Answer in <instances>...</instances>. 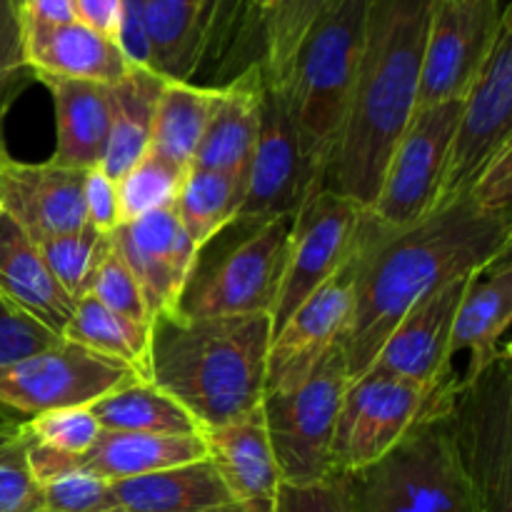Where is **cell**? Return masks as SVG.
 I'll return each instance as SVG.
<instances>
[{
  "label": "cell",
  "instance_id": "6da1fadb",
  "mask_svg": "<svg viewBox=\"0 0 512 512\" xmlns=\"http://www.w3.org/2000/svg\"><path fill=\"white\" fill-rule=\"evenodd\" d=\"M510 250L512 215L485 208L470 193L440 200L425 218L395 233L365 235L358 228L353 313L340 340L350 380L373 365L418 300Z\"/></svg>",
  "mask_w": 512,
  "mask_h": 512
},
{
  "label": "cell",
  "instance_id": "7a4b0ae2",
  "mask_svg": "<svg viewBox=\"0 0 512 512\" xmlns=\"http://www.w3.org/2000/svg\"><path fill=\"white\" fill-rule=\"evenodd\" d=\"M430 0H370L350 108L323 188L368 210L418 110Z\"/></svg>",
  "mask_w": 512,
  "mask_h": 512
},
{
  "label": "cell",
  "instance_id": "3957f363",
  "mask_svg": "<svg viewBox=\"0 0 512 512\" xmlns=\"http://www.w3.org/2000/svg\"><path fill=\"white\" fill-rule=\"evenodd\" d=\"M273 320L265 313L150 320L148 380L183 405L200 430L248 418L265 398Z\"/></svg>",
  "mask_w": 512,
  "mask_h": 512
},
{
  "label": "cell",
  "instance_id": "277c9868",
  "mask_svg": "<svg viewBox=\"0 0 512 512\" xmlns=\"http://www.w3.org/2000/svg\"><path fill=\"white\" fill-rule=\"evenodd\" d=\"M458 375L438 385L428 410L378 463L343 475L355 512H485L450 438Z\"/></svg>",
  "mask_w": 512,
  "mask_h": 512
},
{
  "label": "cell",
  "instance_id": "5b68a950",
  "mask_svg": "<svg viewBox=\"0 0 512 512\" xmlns=\"http://www.w3.org/2000/svg\"><path fill=\"white\" fill-rule=\"evenodd\" d=\"M370 0H340L305 35L278 90L290 110L300 145L323 180L350 108ZM273 90V88H270Z\"/></svg>",
  "mask_w": 512,
  "mask_h": 512
},
{
  "label": "cell",
  "instance_id": "8992f818",
  "mask_svg": "<svg viewBox=\"0 0 512 512\" xmlns=\"http://www.w3.org/2000/svg\"><path fill=\"white\" fill-rule=\"evenodd\" d=\"M445 420L483 510L512 512L510 348L473 378H458Z\"/></svg>",
  "mask_w": 512,
  "mask_h": 512
},
{
  "label": "cell",
  "instance_id": "52a82bcc",
  "mask_svg": "<svg viewBox=\"0 0 512 512\" xmlns=\"http://www.w3.org/2000/svg\"><path fill=\"white\" fill-rule=\"evenodd\" d=\"M348 383V365L338 343L303 383L265 393L260 413L283 483H318L335 475L333 440Z\"/></svg>",
  "mask_w": 512,
  "mask_h": 512
},
{
  "label": "cell",
  "instance_id": "ba28073f",
  "mask_svg": "<svg viewBox=\"0 0 512 512\" xmlns=\"http://www.w3.org/2000/svg\"><path fill=\"white\" fill-rule=\"evenodd\" d=\"M460 100L415 110L413 120L400 135L385 165L373 205L363 213L360 233H395L418 223L438 205L460 115Z\"/></svg>",
  "mask_w": 512,
  "mask_h": 512
},
{
  "label": "cell",
  "instance_id": "9c48e42d",
  "mask_svg": "<svg viewBox=\"0 0 512 512\" xmlns=\"http://www.w3.org/2000/svg\"><path fill=\"white\" fill-rule=\"evenodd\" d=\"M293 218H273L245 228V235L213 263L195 260L178 310L193 318L273 315L288 260Z\"/></svg>",
  "mask_w": 512,
  "mask_h": 512
},
{
  "label": "cell",
  "instance_id": "30bf717a",
  "mask_svg": "<svg viewBox=\"0 0 512 512\" xmlns=\"http://www.w3.org/2000/svg\"><path fill=\"white\" fill-rule=\"evenodd\" d=\"M135 378L143 375L120 360L60 338L28 358L0 365V408L28 418L50 410L88 408Z\"/></svg>",
  "mask_w": 512,
  "mask_h": 512
},
{
  "label": "cell",
  "instance_id": "8fae6325",
  "mask_svg": "<svg viewBox=\"0 0 512 512\" xmlns=\"http://www.w3.org/2000/svg\"><path fill=\"white\" fill-rule=\"evenodd\" d=\"M435 388L375 368L350 380L335 428L333 473H355L385 458L428 410Z\"/></svg>",
  "mask_w": 512,
  "mask_h": 512
},
{
  "label": "cell",
  "instance_id": "7c38bea8",
  "mask_svg": "<svg viewBox=\"0 0 512 512\" xmlns=\"http://www.w3.org/2000/svg\"><path fill=\"white\" fill-rule=\"evenodd\" d=\"M510 20L503 0H430L418 110L463 98Z\"/></svg>",
  "mask_w": 512,
  "mask_h": 512
},
{
  "label": "cell",
  "instance_id": "4fadbf2b",
  "mask_svg": "<svg viewBox=\"0 0 512 512\" xmlns=\"http://www.w3.org/2000/svg\"><path fill=\"white\" fill-rule=\"evenodd\" d=\"M365 210L328 188H315L293 218L288 260L270 320L273 333L293 310L350 260Z\"/></svg>",
  "mask_w": 512,
  "mask_h": 512
},
{
  "label": "cell",
  "instance_id": "5bb4252c",
  "mask_svg": "<svg viewBox=\"0 0 512 512\" xmlns=\"http://www.w3.org/2000/svg\"><path fill=\"white\" fill-rule=\"evenodd\" d=\"M323 180L308 163L290 110L278 90L265 85L260 133L248 165L245 200L233 225L250 228L273 218H295Z\"/></svg>",
  "mask_w": 512,
  "mask_h": 512
},
{
  "label": "cell",
  "instance_id": "9a60e30c",
  "mask_svg": "<svg viewBox=\"0 0 512 512\" xmlns=\"http://www.w3.org/2000/svg\"><path fill=\"white\" fill-rule=\"evenodd\" d=\"M512 20L500 30L488 60L460 100L440 200L465 193L478 170L512 143Z\"/></svg>",
  "mask_w": 512,
  "mask_h": 512
},
{
  "label": "cell",
  "instance_id": "2e32d148",
  "mask_svg": "<svg viewBox=\"0 0 512 512\" xmlns=\"http://www.w3.org/2000/svg\"><path fill=\"white\" fill-rule=\"evenodd\" d=\"M355 250L348 263L293 310L273 333L268 350L265 393H280L303 383L320 360L343 340L353 313Z\"/></svg>",
  "mask_w": 512,
  "mask_h": 512
},
{
  "label": "cell",
  "instance_id": "e0dca14e",
  "mask_svg": "<svg viewBox=\"0 0 512 512\" xmlns=\"http://www.w3.org/2000/svg\"><path fill=\"white\" fill-rule=\"evenodd\" d=\"M113 245L143 290L150 320L178 310L198 260V248L185 233L173 205L118 225L113 230Z\"/></svg>",
  "mask_w": 512,
  "mask_h": 512
},
{
  "label": "cell",
  "instance_id": "ac0fdd59",
  "mask_svg": "<svg viewBox=\"0 0 512 512\" xmlns=\"http://www.w3.org/2000/svg\"><path fill=\"white\" fill-rule=\"evenodd\" d=\"M85 170L45 160H0V213L8 215L33 243L58 238L88 225L83 200Z\"/></svg>",
  "mask_w": 512,
  "mask_h": 512
},
{
  "label": "cell",
  "instance_id": "d6986e66",
  "mask_svg": "<svg viewBox=\"0 0 512 512\" xmlns=\"http://www.w3.org/2000/svg\"><path fill=\"white\" fill-rule=\"evenodd\" d=\"M473 275H463L418 300L395 325L370 368L430 388L453 378L450 338L458 305Z\"/></svg>",
  "mask_w": 512,
  "mask_h": 512
},
{
  "label": "cell",
  "instance_id": "ffe728a7",
  "mask_svg": "<svg viewBox=\"0 0 512 512\" xmlns=\"http://www.w3.org/2000/svg\"><path fill=\"white\" fill-rule=\"evenodd\" d=\"M205 458L218 470L240 512H273L280 470L260 408L248 418L203 430Z\"/></svg>",
  "mask_w": 512,
  "mask_h": 512
},
{
  "label": "cell",
  "instance_id": "44dd1931",
  "mask_svg": "<svg viewBox=\"0 0 512 512\" xmlns=\"http://www.w3.org/2000/svg\"><path fill=\"white\" fill-rule=\"evenodd\" d=\"M23 25V55L33 78H68L113 85L130 70L118 43L78 20L63 25Z\"/></svg>",
  "mask_w": 512,
  "mask_h": 512
},
{
  "label": "cell",
  "instance_id": "7402d4cb",
  "mask_svg": "<svg viewBox=\"0 0 512 512\" xmlns=\"http://www.w3.org/2000/svg\"><path fill=\"white\" fill-rule=\"evenodd\" d=\"M512 250L495 258L470 278L455 315L450 358L470 353L463 380L488 368L505 348L512 323Z\"/></svg>",
  "mask_w": 512,
  "mask_h": 512
},
{
  "label": "cell",
  "instance_id": "603a6c76",
  "mask_svg": "<svg viewBox=\"0 0 512 512\" xmlns=\"http://www.w3.org/2000/svg\"><path fill=\"white\" fill-rule=\"evenodd\" d=\"M263 98L265 78L260 60L233 78V83L215 88L213 108L193 168L248 173L260 133Z\"/></svg>",
  "mask_w": 512,
  "mask_h": 512
},
{
  "label": "cell",
  "instance_id": "cb8c5ba5",
  "mask_svg": "<svg viewBox=\"0 0 512 512\" xmlns=\"http://www.w3.org/2000/svg\"><path fill=\"white\" fill-rule=\"evenodd\" d=\"M0 295L60 338L75 310V300L53 278L38 245L5 213H0Z\"/></svg>",
  "mask_w": 512,
  "mask_h": 512
},
{
  "label": "cell",
  "instance_id": "d4e9b609",
  "mask_svg": "<svg viewBox=\"0 0 512 512\" xmlns=\"http://www.w3.org/2000/svg\"><path fill=\"white\" fill-rule=\"evenodd\" d=\"M225 0H148L150 68L168 80H190L205 60Z\"/></svg>",
  "mask_w": 512,
  "mask_h": 512
},
{
  "label": "cell",
  "instance_id": "484cf974",
  "mask_svg": "<svg viewBox=\"0 0 512 512\" xmlns=\"http://www.w3.org/2000/svg\"><path fill=\"white\" fill-rule=\"evenodd\" d=\"M53 95L55 140L53 163L90 170L103 163L110 133V85L90 80L38 78Z\"/></svg>",
  "mask_w": 512,
  "mask_h": 512
},
{
  "label": "cell",
  "instance_id": "4316f807",
  "mask_svg": "<svg viewBox=\"0 0 512 512\" xmlns=\"http://www.w3.org/2000/svg\"><path fill=\"white\" fill-rule=\"evenodd\" d=\"M115 512H228V488L208 458L110 483Z\"/></svg>",
  "mask_w": 512,
  "mask_h": 512
},
{
  "label": "cell",
  "instance_id": "83f0119b",
  "mask_svg": "<svg viewBox=\"0 0 512 512\" xmlns=\"http://www.w3.org/2000/svg\"><path fill=\"white\" fill-rule=\"evenodd\" d=\"M80 465L100 478L128 480L160 473L178 465L205 460L203 433L200 435H148V433H108L103 430L93 448L80 455Z\"/></svg>",
  "mask_w": 512,
  "mask_h": 512
},
{
  "label": "cell",
  "instance_id": "f1b7e54d",
  "mask_svg": "<svg viewBox=\"0 0 512 512\" xmlns=\"http://www.w3.org/2000/svg\"><path fill=\"white\" fill-rule=\"evenodd\" d=\"M163 80L155 70L130 65L125 78L110 85V133L100 168L113 180L148 153L155 103Z\"/></svg>",
  "mask_w": 512,
  "mask_h": 512
},
{
  "label": "cell",
  "instance_id": "f546056e",
  "mask_svg": "<svg viewBox=\"0 0 512 512\" xmlns=\"http://www.w3.org/2000/svg\"><path fill=\"white\" fill-rule=\"evenodd\" d=\"M98 425L108 433H148V435H200L203 430L193 415L175 403L168 393L150 383L148 378H135L120 388L110 390L103 398L88 405Z\"/></svg>",
  "mask_w": 512,
  "mask_h": 512
},
{
  "label": "cell",
  "instance_id": "4dcf8cb0",
  "mask_svg": "<svg viewBox=\"0 0 512 512\" xmlns=\"http://www.w3.org/2000/svg\"><path fill=\"white\" fill-rule=\"evenodd\" d=\"M213 100L215 88L195 85L190 80L165 78L155 103L150 153L178 165L180 170L193 168Z\"/></svg>",
  "mask_w": 512,
  "mask_h": 512
},
{
  "label": "cell",
  "instance_id": "1f68e13d",
  "mask_svg": "<svg viewBox=\"0 0 512 512\" xmlns=\"http://www.w3.org/2000/svg\"><path fill=\"white\" fill-rule=\"evenodd\" d=\"M245 185L248 173L203 168H190L185 173L173 208L198 253L235 223L245 200Z\"/></svg>",
  "mask_w": 512,
  "mask_h": 512
},
{
  "label": "cell",
  "instance_id": "d6a6232c",
  "mask_svg": "<svg viewBox=\"0 0 512 512\" xmlns=\"http://www.w3.org/2000/svg\"><path fill=\"white\" fill-rule=\"evenodd\" d=\"M63 338L78 343L93 353L125 363L135 373L148 378L150 325L135 323L98 300L85 295L75 303L73 315L63 330Z\"/></svg>",
  "mask_w": 512,
  "mask_h": 512
},
{
  "label": "cell",
  "instance_id": "836d02e7",
  "mask_svg": "<svg viewBox=\"0 0 512 512\" xmlns=\"http://www.w3.org/2000/svg\"><path fill=\"white\" fill-rule=\"evenodd\" d=\"M338 3L340 0H278L265 13H260L265 35V53L260 65L268 88L275 90L285 83L305 35Z\"/></svg>",
  "mask_w": 512,
  "mask_h": 512
},
{
  "label": "cell",
  "instance_id": "e575fe53",
  "mask_svg": "<svg viewBox=\"0 0 512 512\" xmlns=\"http://www.w3.org/2000/svg\"><path fill=\"white\" fill-rule=\"evenodd\" d=\"M35 245L60 288L78 303L80 298L88 295L90 280H93L98 265L113 250V233H100L93 225H83L73 233Z\"/></svg>",
  "mask_w": 512,
  "mask_h": 512
},
{
  "label": "cell",
  "instance_id": "d590c367",
  "mask_svg": "<svg viewBox=\"0 0 512 512\" xmlns=\"http://www.w3.org/2000/svg\"><path fill=\"white\" fill-rule=\"evenodd\" d=\"M185 173L188 170H180L178 165L148 150L133 168H128L115 180L120 225L175 205Z\"/></svg>",
  "mask_w": 512,
  "mask_h": 512
},
{
  "label": "cell",
  "instance_id": "8d00e7d4",
  "mask_svg": "<svg viewBox=\"0 0 512 512\" xmlns=\"http://www.w3.org/2000/svg\"><path fill=\"white\" fill-rule=\"evenodd\" d=\"M43 508L40 488L28 465V435L23 423H0V512H33Z\"/></svg>",
  "mask_w": 512,
  "mask_h": 512
},
{
  "label": "cell",
  "instance_id": "74e56055",
  "mask_svg": "<svg viewBox=\"0 0 512 512\" xmlns=\"http://www.w3.org/2000/svg\"><path fill=\"white\" fill-rule=\"evenodd\" d=\"M23 430L33 443L73 455V458L88 453L103 433L88 408H63L33 415V418L23 420Z\"/></svg>",
  "mask_w": 512,
  "mask_h": 512
},
{
  "label": "cell",
  "instance_id": "f35d334b",
  "mask_svg": "<svg viewBox=\"0 0 512 512\" xmlns=\"http://www.w3.org/2000/svg\"><path fill=\"white\" fill-rule=\"evenodd\" d=\"M40 500L48 512H115L110 480L83 468L80 460L40 485Z\"/></svg>",
  "mask_w": 512,
  "mask_h": 512
},
{
  "label": "cell",
  "instance_id": "ab89813d",
  "mask_svg": "<svg viewBox=\"0 0 512 512\" xmlns=\"http://www.w3.org/2000/svg\"><path fill=\"white\" fill-rule=\"evenodd\" d=\"M88 295L98 300L100 305H105V308L135 320V323L150 325V313L148 305H145L143 290H140L138 280L130 273L125 260L118 255L115 245L113 250L105 255L103 263L98 265V270H95L93 280H90Z\"/></svg>",
  "mask_w": 512,
  "mask_h": 512
},
{
  "label": "cell",
  "instance_id": "60d3db41",
  "mask_svg": "<svg viewBox=\"0 0 512 512\" xmlns=\"http://www.w3.org/2000/svg\"><path fill=\"white\" fill-rule=\"evenodd\" d=\"M30 80L35 78L23 55L20 0H0V128L13 100Z\"/></svg>",
  "mask_w": 512,
  "mask_h": 512
},
{
  "label": "cell",
  "instance_id": "b9f144b4",
  "mask_svg": "<svg viewBox=\"0 0 512 512\" xmlns=\"http://www.w3.org/2000/svg\"><path fill=\"white\" fill-rule=\"evenodd\" d=\"M273 512H355L343 475L318 483H280Z\"/></svg>",
  "mask_w": 512,
  "mask_h": 512
},
{
  "label": "cell",
  "instance_id": "7bdbcfd3",
  "mask_svg": "<svg viewBox=\"0 0 512 512\" xmlns=\"http://www.w3.org/2000/svg\"><path fill=\"white\" fill-rule=\"evenodd\" d=\"M60 335L50 333L48 328L15 308L8 298L0 295V365L15 363L20 358L38 353L58 343Z\"/></svg>",
  "mask_w": 512,
  "mask_h": 512
},
{
  "label": "cell",
  "instance_id": "ee69618b",
  "mask_svg": "<svg viewBox=\"0 0 512 512\" xmlns=\"http://www.w3.org/2000/svg\"><path fill=\"white\" fill-rule=\"evenodd\" d=\"M465 193L495 213L512 215V143L500 148L468 185Z\"/></svg>",
  "mask_w": 512,
  "mask_h": 512
},
{
  "label": "cell",
  "instance_id": "f6af8a7d",
  "mask_svg": "<svg viewBox=\"0 0 512 512\" xmlns=\"http://www.w3.org/2000/svg\"><path fill=\"white\" fill-rule=\"evenodd\" d=\"M85 218L100 233H113L120 225L118 215V193H115V180L103 168L85 170L83 183Z\"/></svg>",
  "mask_w": 512,
  "mask_h": 512
},
{
  "label": "cell",
  "instance_id": "bcb514c9",
  "mask_svg": "<svg viewBox=\"0 0 512 512\" xmlns=\"http://www.w3.org/2000/svg\"><path fill=\"white\" fill-rule=\"evenodd\" d=\"M145 15H148V0H120V25L115 43H118L125 60L130 65H138V68H150V43Z\"/></svg>",
  "mask_w": 512,
  "mask_h": 512
},
{
  "label": "cell",
  "instance_id": "7dc6e473",
  "mask_svg": "<svg viewBox=\"0 0 512 512\" xmlns=\"http://www.w3.org/2000/svg\"><path fill=\"white\" fill-rule=\"evenodd\" d=\"M75 20L105 38H118L120 0H73Z\"/></svg>",
  "mask_w": 512,
  "mask_h": 512
},
{
  "label": "cell",
  "instance_id": "c3c4849f",
  "mask_svg": "<svg viewBox=\"0 0 512 512\" xmlns=\"http://www.w3.org/2000/svg\"><path fill=\"white\" fill-rule=\"evenodd\" d=\"M20 18L43 25L73 23V0H20Z\"/></svg>",
  "mask_w": 512,
  "mask_h": 512
},
{
  "label": "cell",
  "instance_id": "681fc988",
  "mask_svg": "<svg viewBox=\"0 0 512 512\" xmlns=\"http://www.w3.org/2000/svg\"><path fill=\"white\" fill-rule=\"evenodd\" d=\"M275 3H278V0H253V5L260 10V13H265V10H268L270 5H275Z\"/></svg>",
  "mask_w": 512,
  "mask_h": 512
},
{
  "label": "cell",
  "instance_id": "f907efd6",
  "mask_svg": "<svg viewBox=\"0 0 512 512\" xmlns=\"http://www.w3.org/2000/svg\"><path fill=\"white\" fill-rule=\"evenodd\" d=\"M5 158V150H3V143H0V160Z\"/></svg>",
  "mask_w": 512,
  "mask_h": 512
},
{
  "label": "cell",
  "instance_id": "816d5d0a",
  "mask_svg": "<svg viewBox=\"0 0 512 512\" xmlns=\"http://www.w3.org/2000/svg\"><path fill=\"white\" fill-rule=\"evenodd\" d=\"M33 512H48V510H43V508H40V510H33Z\"/></svg>",
  "mask_w": 512,
  "mask_h": 512
},
{
  "label": "cell",
  "instance_id": "f5cc1de1",
  "mask_svg": "<svg viewBox=\"0 0 512 512\" xmlns=\"http://www.w3.org/2000/svg\"><path fill=\"white\" fill-rule=\"evenodd\" d=\"M228 512H240V510H228Z\"/></svg>",
  "mask_w": 512,
  "mask_h": 512
}]
</instances>
